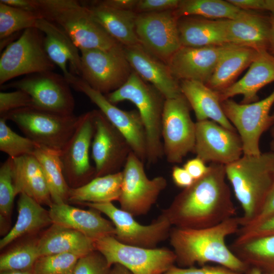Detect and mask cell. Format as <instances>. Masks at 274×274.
<instances>
[{
    "label": "cell",
    "mask_w": 274,
    "mask_h": 274,
    "mask_svg": "<svg viewBox=\"0 0 274 274\" xmlns=\"http://www.w3.org/2000/svg\"><path fill=\"white\" fill-rule=\"evenodd\" d=\"M226 178L225 165L211 163L207 174L183 189L161 214L172 226L184 229L210 227L235 217Z\"/></svg>",
    "instance_id": "6da1fadb"
},
{
    "label": "cell",
    "mask_w": 274,
    "mask_h": 274,
    "mask_svg": "<svg viewBox=\"0 0 274 274\" xmlns=\"http://www.w3.org/2000/svg\"><path fill=\"white\" fill-rule=\"evenodd\" d=\"M239 227L238 217H233L208 228H172L169 238L176 262L187 267L196 263L203 266L212 262L244 274L249 266L225 243V238L236 233Z\"/></svg>",
    "instance_id": "7a4b0ae2"
},
{
    "label": "cell",
    "mask_w": 274,
    "mask_h": 274,
    "mask_svg": "<svg viewBox=\"0 0 274 274\" xmlns=\"http://www.w3.org/2000/svg\"><path fill=\"white\" fill-rule=\"evenodd\" d=\"M225 172L243 210L238 217L240 227L247 226L260 213L274 184V153L243 155L225 165Z\"/></svg>",
    "instance_id": "3957f363"
},
{
    "label": "cell",
    "mask_w": 274,
    "mask_h": 274,
    "mask_svg": "<svg viewBox=\"0 0 274 274\" xmlns=\"http://www.w3.org/2000/svg\"><path fill=\"white\" fill-rule=\"evenodd\" d=\"M37 12L62 29L80 51H110L123 45L96 20L89 9L76 0H35Z\"/></svg>",
    "instance_id": "277c9868"
},
{
    "label": "cell",
    "mask_w": 274,
    "mask_h": 274,
    "mask_svg": "<svg viewBox=\"0 0 274 274\" xmlns=\"http://www.w3.org/2000/svg\"><path fill=\"white\" fill-rule=\"evenodd\" d=\"M105 96L114 105L128 100L136 106L146 132L147 165L156 164L164 156L161 125L164 97L133 71L122 86Z\"/></svg>",
    "instance_id": "5b68a950"
},
{
    "label": "cell",
    "mask_w": 274,
    "mask_h": 274,
    "mask_svg": "<svg viewBox=\"0 0 274 274\" xmlns=\"http://www.w3.org/2000/svg\"><path fill=\"white\" fill-rule=\"evenodd\" d=\"M1 117L14 122L25 136L39 146L60 153L79 120V116L62 115L33 107L13 110Z\"/></svg>",
    "instance_id": "8992f818"
},
{
    "label": "cell",
    "mask_w": 274,
    "mask_h": 274,
    "mask_svg": "<svg viewBox=\"0 0 274 274\" xmlns=\"http://www.w3.org/2000/svg\"><path fill=\"white\" fill-rule=\"evenodd\" d=\"M55 66L46 52L42 32L26 29L1 55L0 85L20 76L53 71Z\"/></svg>",
    "instance_id": "52a82bcc"
},
{
    "label": "cell",
    "mask_w": 274,
    "mask_h": 274,
    "mask_svg": "<svg viewBox=\"0 0 274 274\" xmlns=\"http://www.w3.org/2000/svg\"><path fill=\"white\" fill-rule=\"evenodd\" d=\"M95 249L108 264H120L132 274H164L174 266L176 256L167 248H145L127 245L114 236H106L94 242Z\"/></svg>",
    "instance_id": "ba28073f"
},
{
    "label": "cell",
    "mask_w": 274,
    "mask_h": 274,
    "mask_svg": "<svg viewBox=\"0 0 274 274\" xmlns=\"http://www.w3.org/2000/svg\"><path fill=\"white\" fill-rule=\"evenodd\" d=\"M190 108L182 94L165 100L161 136L164 156L169 163H180L189 153H193L195 123L191 119Z\"/></svg>",
    "instance_id": "9c48e42d"
},
{
    "label": "cell",
    "mask_w": 274,
    "mask_h": 274,
    "mask_svg": "<svg viewBox=\"0 0 274 274\" xmlns=\"http://www.w3.org/2000/svg\"><path fill=\"white\" fill-rule=\"evenodd\" d=\"M221 104L226 117L241 139L243 155H260V138L274 123L269 115L274 104V90L264 99L250 104H239L231 98Z\"/></svg>",
    "instance_id": "30bf717a"
},
{
    "label": "cell",
    "mask_w": 274,
    "mask_h": 274,
    "mask_svg": "<svg viewBox=\"0 0 274 274\" xmlns=\"http://www.w3.org/2000/svg\"><path fill=\"white\" fill-rule=\"evenodd\" d=\"M80 52V77L104 94L119 88L133 71L125 55L123 46L110 51L86 49Z\"/></svg>",
    "instance_id": "8fae6325"
},
{
    "label": "cell",
    "mask_w": 274,
    "mask_h": 274,
    "mask_svg": "<svg viewBox=\"0 0 274 274\" xmlns=\"http://www.w3.org/2000/svg\"><path fill=\"white\" fill-rule=\"evenodd\" d=\"M70 86L63 75L49 71L27 75L1 87L25 92L31 98L32 107L70 115L75 106Z\"/></svg>",
    "instance_id": "7c38bea8"
},
{
    "label": "cell",
    "mask_w": 274,
    "mask_h": 274,
    "mask_svg": "<svg viewBox=\"0 0 274 274\" xmlns=\"http://www.w3.org/2000/svg\"><path fill=\"white\" fill-rule=\"evenodd\" d=\"M144 163L131 151L122 170L123 180L118 201L120 209L133 217L147 214L167 186L163 176L149 179Z\"/></svg>",
    "instance_id": "4fadbf2b"
},
{
    "label": "cell",
    "mask_w": 274,
    "mask_h": 274,
    "mask_svg": "<svg viewBox=\"0 0 274 274\" xmlns=\"http://www.w3.org/2000/svg\"><path fill=\"white\" fill-rule=\"evenodd\" d=\"M105 214L114 225L115 237L120 243L145 248H155L169 237L172 224L163 214L149 225H142L130 214L117 208L112 202L83 203Z\"/></svg>",
    "instance_id": "5bb4252c"
},
{
    "label": "cell",
    "mask_w": 274,
    "mask_h": 274,
    "mask_svg": "<svg viewBox=\"0 0 274 274\" xmlns=\"http://www.w3.org/2000/svg\"><path fill=\"white\" fill-rule=\"evenodd\" d=\"M75 89L84 93L123 135L132 151L144 163L147 157L145 128L138 111H124L110 102L104 94L92 88L80 77L72 75L67 80Z\"/></svg>",
    "instance_id": "9a60e30c"
},
{
    "label": "cell",
    "mask_w": 274,
    "mask_h": 274,
    "mask_svg": "<svg viewBox=\"0 0 274 274\" xmlns=\"http://www.w3.org/2000/svg\"><path fill=\"white\" fill-rule=\"evenodd\" d=\"M173 10L138 14L135 24V32L141 45L166 64L181 47L179 19Z\"/></svg>",
    "instance_id": "2e32d148"
},
{
    "label": "cell",
    "mask_w": 274,
    "mask_h": 274,
    "mask_svg": "<svg viewBox=\"0 0 274 274\" xmlns=\"http://www.w3.org/2000/svg\"><path fill=\"white\" fill-rule=\"evenodd\" d=\"M93 110L79 116L78 125L60 154L66 181L76 188L95 177V169L89 159V150L94 133Z\"/></svg>",
    "instance_id": "e0dca14e"
},
{
    "label": "cell",
    "mask_w": 274,
    "mask_h": 274,
    "mask_svg": "<svg viewBox=\"0 0 274 274\" xmlns=\"http://www.w3.org/2000/svg\"><path fill=\"white\" fill-rule=\"evenodd\" d=\"M94 133L91 156L95 177L121 172L131 149L123 135L99 110H93Z\"/></svg>",
    "instance_id": "ac0fdd59"
},
{
    "label": "cell",
    "mask_w": 274,
    "mask_h": 274,
    "mask_svg": "<svg viewBox=\"0 0 274 274\" xmlns=\"http://www.w3.org/2000/svg\"><path fill=\"white\" fill-rule=\"evenodd\" d=\"M193 153L205 163L226 165L243 156V144L236 131L210 120L196 121Z\"/></svg>",
    "instance_id": "d6986e66"
},
{
    "label": "cell",
    "mask_w": 274,
    "mask_h": 274,
    "mask_svg": "<svg viewBox=\"0 0 274 274\" xmlns=\"http://www.w3.org/2000/svg\"><path fill=\"white\" fill-rule=\"evenodd\" d=\"M230 45L181 46L170 58L167 65L178 81L193 80L206 84Z\"/></svg>",
    "instance_id": "ffe728a7"
},
{
    "label": "cell",
    "mask_w": 274,
    "mask_h": 274,
    "mask_svg": "<svg viewBox=\"0 0 274 274\" xmlns=\"http://www.w3.org/2000/svg\"><path fill=\"white\" fill-rule=\"evenodd\" d=\"M123 49L132 70L165 99L176 98L182 94L178 80L173 76L167 65L147 52L141 44L123 46Z\"/></svg>",
    "instance_id": "44dd1931"
},
{
    "label": "cell",
    "mask_w": 274,
    "mask_h": 274,
    "mask_svg": "<svg viewBox=\"0 0 274 274\" xmlns=\"http://www.w3.org/2000/svg\"><path fill=\"white\" fill-rule=\"evenodd\" d=\"M49 210L52 223L78 231L94 242L106 236H115L111 221L103 218L95 209L85 210L66 202L52 203Z\"/></svg>",
    "instance_id": "7402d4cb"
},
{
    "label": "cell",
    "mask_w": 274,
    "mask_h": 274,
    "mask_svg": "<svg viewBox=\"0 0 274 274\" xmlns=\"http://www.w3.org/2000/svg\"><path fill=\"white\" fill-rule=\"evenodd\" d=\"M35 27L44 34L46 52L66 79L72 74L80 77V52L69 36L60 27L43 18L38 20Z\"/></svg>",
    "instance_id": "603a6c76"
},
{
    "label": "cell",
    "mask_w": 274,
    "mask_h": 274,
    "mask_svg": "<svg viewBox=\"0 0 274 274\" xmlns=\"http://www.w3.org/2000/svg\"><path fill=\"white\" fill-rule=\"evenodd\" d=\"M222 22L228 44L268 51L271 32L270 17L249 11L241 17L223 19Z\"/></svg>",
    "instance_id": "cb8c5ba5"
},
{
    "label": "cell",
    "mask_w": 274,
    "mask_h": 274,
    "mask_svg": "<svg viewBox=\"0 0 274 274\" xmlns=\"http://www.w3.org/2000/svg\"><path fill=\"white\" fill-rule=\"evenodd\" d=\"M272 82H274V56L267 50H261L240 80L217 92L221 102L239 94L243 96L241 103L250 104L258 101V92Z\"/></svg>",
    "instance_id": "d4e9b609"
},
{
    "label": "cell",
    "mask_w": 274,
    "mask_h": 274,
    "mask_svg": "<svg viewBox=\"0 0 274 274\" xmlns=\"http://www.w3.org/2000/svg\"><path fill=\"white\" fill-rule=\"evenodd\" d=\"M94 18L114 39L123 46L140 44L135 32L138 14L106 5L102 1H83Z\"/></svg>",
    "instance_id": "484cf974"
},
{
    "label": "cell",
    "mask_w": 274,
    "mask_h": 274,
    "mask_svg": "<svg viewBox=\"0 0 274 274\" xmlns=\"http://www.w3.org/2000/svg\"><path fill=\"white\" fill-rule=\"evenodd\" d=\"M180 84L181 92L194 111L197 121L210 120L236 131L226 117L217 91L196 81L182 80Z\"/></svg>",
    "instance_id": "4316f807"
},
{
    "label": "cell",
    "mask_w": 274,
    "mask_h": 274,
    "mask_svg": "<svg viewBox=\"0 0 274 274\" xmlns=\"http://www.w3.org/2000/svg\"><path fill=\"white\" fill-rule=\"evenodd\" d=\"M13 175L16 195L24 193L41 204L53 203L43 170L32 155L13 159Z\"/></svg>",
    "instance_id": "83f0119b"
},
{
    "label": "cell",
    "mask_w": 274,
    "mask_h": 274,
    "mask_svg": "<svg viewBox=\"0 0 274 274\" xmlns=\"http://www.w3.org/2000/svg\"><path fill=\"white\" fill-rule=\"evenodd\" d=\"M37 243L41 256L66 253L82 256L96 250L94 241L84 234L54 223Z\"/></svg>",
    "instance_id": "f1b7e54d"
},
{
    "label": "cell",
    "mask_w": 274,
    "mask_h": 274,
    "mask_svg": "<svg viewBox=\"0 0 274 274\" xmlns=\"http://www.w3.org/2000/svg\"><path fill=\"white\" fill-rule=\"evenodd\" d=\"M178 26L181 46L201 47L228 44L222 20L186 16L178 19Z\"/></svg>",
    "instance_id": "f546056e"
},
{
    "label": "cell",
    "mask_w": 274,
    "mask_h": 274,
    "mask_svg": "<svg viewBox=\"0 0 274 274\" xmlns=\"http://www.w3.org/2000/svg\"><path fill=\"white\" fill-rule=\"evenodd\" d=\"M259 51L231 44L218 62L206 85L220 92L233 84L234 79L251 64Z\"/></svg>",
    "instance_id": "4dcf8cb0"
},
{
    "label": "cell",
    "mask_w": 274,
    "mask_h": 274,
    "mask_svg": "<svg viewBox=\"0 0 274 274\" xmlns=\"http://www.w3.org/2000/svg\"><path fill=\"white\" fill-rule=\"evenodd\" d=\"M17 221L9 232L0 241L3 249L17 238L52 224L49 211L25 194H19Z\"/></svg>",
    "instance_id": "1f68e13d"
},
{
    "label": "cell",
    "mask_w": 274,
    "mask_h": 274,
    "mask_svg": "<svg viewBox=\"0 0 274 274\" xmlns=\"http://www.w3.org/2000/svg\"><path fill=\"white\" fill-rule=\"evenodd\" d=\"M122 172L97 177L85 184L70 188L68 201L76 203H106L119 200Z\"/></svg>",
    "instance_id": "d6a6232c"
},
{
    "label": "cell",
    "mask_w": 274,
    "mask_h": 274,
    "mask_svg": "<svg viewBox=\"0 0 274 274\" xmlns=\"http://www.w3.org/2000/svg\"><path fill=\"white\" fill-rule=\"evenodd\" d=\"M60 153L38 147L33 155L41 165L53 203L66 202L70 189Z\"/></svg>",
    "instance_id": "836d02e7"
},
{
    "label": "cell",
    "mask_w": 274,
    "mask_h": 274,
    "mask_svg": "<svg viewBox=\"0 0 274 274\" xmlns=\"http://www.w3.org/2000/svg\"><path fill=\"white\" fill-rule=\"evenodd\" d=\"M174 13L178 18L198 16L205 18L235 19L249 11L236 7L228 1L222 0H180Z\"/></svg>",
    "instance_id": "e575fe53"
},
{
    "label": "cell",
    "mask_w": 274,
    "mask_h": 274,
    "mask_svg": "<svg viewBox=\"0 0 274 274\" xmlns=\"http://www.w3.org/2000/svg\"><path fill=\"white\" fill-rule=\"evenodd\" d=\"M230 250L249 267H254L263 273L274 272V235L252 239Z\"/></svg>",
    "instance_id": "d590c367"
},
{
    "label": "cell",
    "mask_w": 274,
    "mask_h": 274,
    "mask_svg": "<svg viewBox=\"0 0 274 274\" xmlns=\"http://www.w3.org/2000/svg\"><path fill=\"white\" fill-rule=\"evenodd\" d=\"M42 18L39 13L18 9L0 2V39L35 27Z\"/></svg>",
    "instance_id": "8d00e7d4"
},
{
    "label": "cell",
    "mask_w": 274,
    "mask_h": 274,
    "mask_svg": "<svg viewBox=\"0 0 274 274\" xmlns=\"http://www.w3.org/2000/svg\"><path fill=\"white\" fill-rule=\"evenodd\" d=\"M41 256L37 242L20 245L0 257V271H32Z\"/></svg>",
    "instance_id": "74e56055"
},
{
    "label": "cell",
    "mask_w": 274,
    "mask_h": 274,
    "mask_svg": "<svg viewBox=\"0 0 274 274\" xmlns=\"http://www.w3.org/2000/svg\"><path fill=\"white\" fill-rule=\"evenodd\" d=\"M39 146L26 136L13 131L7 120L0 117V150L13 159L25 155H33Z\"/></svg>",
    "instance_id": "f35d334b"
},
{
    "label": "cell",
    "mask_w": 274,
    "mask_h": 274,
    "mask_svg": "<svg viewBox=\"0 0 274 274\" xmlns=\"http://www.w3.org/2000/svg\"><path fill=\"white\" fill-rule=\"evenodd\" d=\"M81 256L73 253H60L40 256L32 269L33 274H66L73 271Z\"/></svg>",
    "instance_id": "ab89813d"
},
{
    "label": "cell",
    "mask_w": 274,
    "mask_h": 274,
    "mask_svg": "<svg viewBox=\"0 0 274 274\" xmlns=\"http://www.w3.org/2000/svg\"><path fill=\"white\" fill-rule=\"evenodd\" d=\"M16 196L13 175V159L9 157L0 167L1 216H10Z\"/></svg>",
    "instance_id": "60d3db41"
},
{
    "label": "cell",
    "mask_w": 274,
    "mask_h": 274,
    "mask_svg": "<svg viewBox=\"0 0 274 274\" xmlns=\"http://www.w3.org/2000/svg\"><path fill=\"white\" fill-rule=\"evenodd\" d=\"M110 267L105 257L95 250L81 256L73 272L74 274H109Z\"/></svg>",
    "instance_id": "b9f144b4"
},
{
    "label": "cell",
    "mask_w": 274,
    "mask_h": 274,
    "mask_svg": "<svg viewBox=\"0 0 274 274\" xmlns=\"http://www.w3.org/2000/svg\"><path fill=\"white\" fill-rule=\"evenodd\" d=\"M237 236L231 245H237L248 241L274 235V214L252 225L240 227Z\"/></svg>",
    "instance_id": "7bdbcfd3"
},
{
    "label": "cell",
    "mask_w": 274,
    "mask_h": 274,
    "mask_svg": "<svg viewBox=\"0 0 274 274\" xmlns=\"http://www.w3.org/2000/svg\"><path fill=\"white\" fill-rule=\"evenodd\" d=\"M32 107L31 97L22 90L0 92V117L13 110Z\"/></svg>",
    "instance_id": "ee69618b"
},
{
    "label": "cell",
    "mask_w": 274,
    "mask_h": 274,
    "mask_svg": "<svg viewBox=\"0 0 274 274\" xmlns=\"http://www.w3.org/2000/svg\"><path fill=\"white\" fill-rule=\"evenodd\" d=\"M164 274H244L222 265H203L201 267L194 266L187 268L173 266Z\"/></svg>",
    "instance_id": "f6af8a7d"
},
{
    "label": "cell",
    "mask_w": 274,
    "mask_h": 274,
    "mask_svg": "<svg viewBox=\"0 0 274 274\" xmlns=\"http://www.w3.org/2000/svg\"><path fill=\"white\" fill-rule=\"evenodd\" d=\"M179 2L180 0H138L134 12L140 14L173 10Z\"/></svg>",
    "instance_id": "bcb514c9"
},
{
    "label": "cell",
    "mask_w": 274,
    "mask_h": 274,
    "mask_svg": "<svg viewBox=\"0 0 274 274\" xmlns=\"http://www.w3.org/2000/svg\"><path fill=\"white\" fill-rule=\"evenodd\" d=\"M183 167L194 181L202 178L209 170V166H207L203 160L197 157L187 160Z\"/></svg>",
    "instance_id": "7dc6e473"
},
{
    "label": "cell",
    "mask_w": 274,
    "mask_h": 274,
    "mask_svg": "<svg viewBox=\"0 0 274 274\" xmlns=\"http://www.w3.org/2000/svg\"><path fill=\"white\" fill-rule=\"evenodd\" d=\"M172 176L176 186L186 188L190 186L194 180L188 172L183 167L174 166L172 168Z\"/></svg>",
    "instance_id": "c3c4849f"
},
{
    "label": "cell",
    "mask_w": 274,
    "mask_h": 274,
    "mask_svg": "<svg viewBox=\"0 0 274 274\" xmlns=\"http://www.w3.org/2000/svg\"><path fill=\"white\" fill-rule=\"evenodd\" d=\"M274 214V184L269 191L263 206L256 218L247 226L256 224ZM243 227V226H242Z\"/></svg>",
    "instance_id": "681fc988"
},
{
    "label": "cell",
    "mask_w": 274,
    "mask_h": 274,
    "mask_svg": "<svg viewBox=\"0 0 274 274\" xmlns=\"http://www.w3.org/2000/svg\"><path fill=\"white\" fill-rule=\"evenodd\" d=\"M228 1L242 10H264V0H228Z\"/></svg>",
    "instance_id": "f907efd6"
},
{
    "label": "cell",
    "mask_w": 274,
    "mask_h": 274,
    "mask_svg": "<svg viewBox=\"0 0 274 274\" xmlns=\"http://www.w3.org/2000/svg\"><path fill=\"white\" fill-rule=\"evenodd\" d=\"M102 2L117 9L134 11L138 0H102Z\"/></svg>",
    "instance_id": "816d5d0a"
},
{
    "label": "cell",
    "mask_w": 274,
    "mask_h": 274,
    "mask_svg": "<svg viewBox=\"0 0 274 274\" xmlns=\"http://www.w3.org/2000/svg\"><path fill=\"white\" fill-rule=\"evenodd\" d=\"M0 2L21 10L37 12L35 0H1Z\"/></svg>",
    "instance_id": "f5cc1de1"
},
{
    "label": "cell",
    "mask_w": 274,
    "mask_h": 274,
    "mask_svg": "<svg viewBox=\"0 0 274 274\" xmlns=\"http://www.w3.org/2000/svg\"><path fill=\"white\" fill-rule=\"evenodd\" d=\"M270 20L271 23V32L268 51L274 56V16L271 15L270 16Z\"/></svg>",
    "instance_id": "db71d44e"
},
{
    "label": "cell",
    "mask_w": 274,
    "mask_h": 274,
    "mask_svg": "<svg viewBox=\"0 0 274 274\" xmlns=\"http://www.w3.org/2000/svg\"><path fill=\"white\" fill-rule=\"evenodd\" d=\"M109 274H132L127 269L120 264H114V267Z\"/></svg>",
    "instance_id": "11a10c76"
},
{
    "label": "cell",
    "mask_w": 274,
    "mask_h": 274,
    "mask_svg": "<svg viewBox=\"0 0 274 274\" xmlns=\"http://www.w3.org/2000/svg\"><path fill=\"white\" fill-rule=\"evenodd\" d=\"M264 10L269 11L274 16V0H264Z\"/></svg>",
    "instance_id": "9f6ffc18"
},
{
    "label": "cell",
    "mask_w": 274,
    "mask_h": 274,
    "mask_svg": "<svg viewBox=\"0 0 274 274\" xmlns=\"http://www.w3.org/2000/svg\"><path fill=\"white\" fill-rule=\"evenodd\" d=\"M0 274H33L32 271L9 270L1 271Z\"/></svg>",
    "instance_id": "6f0895ef"
},
{
    "label": "cell",
    "mask_w": 274,
    "mask_h": 274,
    "mask_svg": "<svg viewBox=\"0 0 274 274\" xmlns=\"http://www.w3.org/2000/svg\"><path fill=\"white\" fill-rule=\"evenodd\" d=\"M244 274H263V272L257 268L249 267Z\"/></svg>",
    "instance_id": "680465c9"
},
{
    "label": "cell",
    "mask_w": 274,
    "mask_h": 274,
    "mask_svg": "<svg viewBox=\"0 0 274 274\" xmlns=\"http://www.w3.org/2000/svg\"><path fill=\"white\" fill-rule=\"evenodd\" d=\"M272 117L273 118V121H274V113L271 115ZM270 133L272 138L274 139V123L272 125L271 130H270Z\"/></svg>",
    "instance_id": "91938a15"
},
{
    "label": "cell",
    "mask_w": 274,
    "mask_h": 274,
    "mask_svg": "<svg viewBox=\"0 0 274 274\" xmlns=\"http://www.w3.org/2000/svg\"><path fill=\"white\" fill-rule=\"evenodd\" d=\"M270 149H271V151L274 153V139H273V140L271 141L270 143Z\"/></svg>",
    "instance_id": "94428289"
},
{
    "label": "cell",
    "mask_w": 274,
    "mask_h": 274,
    "mask_svg": "<svg viewBox=\"0 0 274 274\" xmlns=\"http://www.w3.org/2000/svg\"><path fill=\"white\" fill-rule=\"evenodd\" d=\"M263 274H274V272H271V273H263Z\"/></svg>",
    "instance_id": "6125c7cd"
},
{
    "label": "cell",
    "mask_w": 274,
    "mask_h": 274,
    "mask_svg": "<svg viewBox=\"0 0 274 274\" xmlns=\"http://www.w3.org/2000/svg\"><path fill=\"white\" fill-rule=\"evenodd\" d=\"M66 274H74V273H73V271H72V272H70L66 273Z\"/></svg>",
    "instance_id": "be15d7a7"
}]
</instances>
